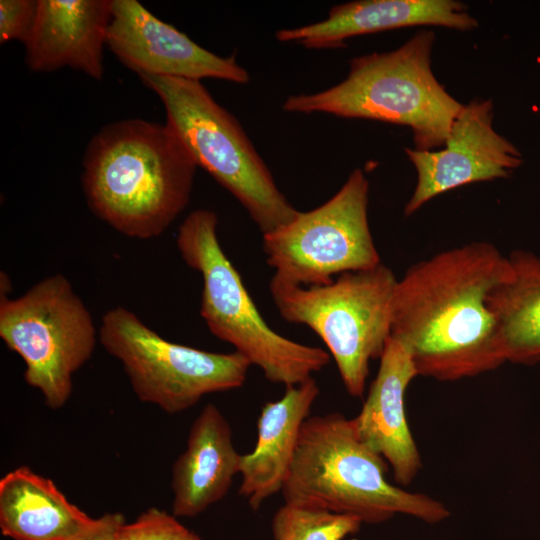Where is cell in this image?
<instances>
[{
	"label": "cell",
	"mask_w": 540,
	"mask_h": 540,
	"mask_svg": "<svg viewBox=\"0 0 540 540\" xmlns=\"http://www.w3.org/2000/svg\"><path fill=\"white\" fill-rule=\"evenodd\" d=\"M509 270L495 245L472 242L418 261L398 278L390 337L418 376L457 381L506 362L488 297Z\"/></svg>",
	"instance_id": "6da1fadb"
},
{
	"label": "cell",
	"mask_w": 540,
	"mask_h": 540,
	"mask_svg": "<svg viewBox=\"0 0 540 540\" xmlns=\"http://www.w3.org/2000/svg\"><path fill=\"white\" fill-rule=\"evenodd\" d=\"M197 167L166 123L127 119L92 137L81 183L96 217L122 235L148 240L185 210Z\"/></svg>",
	"instance_id": "7a4b0ae2"
},
{
	"label": "cell",
	"mask_w": 540,
	"mask_h": 540,
	"mask_svg": "<svg viewBox=\"0 0 540 540\" xmlns=\"http://www.w3.org/2000/svg\"><path fill=\"white\" fill-rule=\"evenodd\" d=\"M386 463L358 438L343 414L309 416L281 491L285 504L352 515L369 524L396 514L430 524L449 516L438 500L389 483Z\"/></svg>",
	"instance_id": "3957f363"
},
{
	"label": "cell",
	"mask_w": 540,
	"mask_h": 540,
	"mask_svg": "<svg viewBox=\"0 0 540 540\" xmlns=\"http://www.w3.org/2000/svg\"><path fill=\"white\" fill-rule=\"evenodd\" d=\"M434 32L420 30L399 48L350 61L340 83L286 98L285 112L323 113L411 128L416 150L444 146L462 104L437 81L431 68Z\"/></svg>",
	"instance_id": "277c9868"
},
{
	"label": "cell",
	"mask_w": 540,
	"mask_h": 540,
	"mask_svg": "<svg viewBox=\"0 0 540 540\" xmlns=\"http://www.w3.org/2000/svg\"><path fill=\"white\" fill-rule=\"evenodd\" d=\"M217 214L192 211L179 226L176 245L183 261L200 273V315L211 334L231 344L265 378L285 387L298 385L330 362L322 348L288 339L264 320L217 234Z\"/></svg>",
	"instance_id": "5b68a950"
},
{
	"label": "cell",
	"mask_w": 540,
	"mask_h": 540,
	"mask_svg": "<svg viewBox=\"0 0 540 540\" xmlns=\"http://www.w3.org/2000/svg\"><path fill=\"white\" fill-rule=\"evenodd\" d=\"M161 100L166 124L198 167L207 171L246 210L263 234L298 213L280 191L238 119L198 80L140 75Z\"/></svg>",
	"instance_id": "8992f818"
},
{
	"label": "cell",
	"mask_w": 540,
	"mask_h": 540,
	"mask_svg": "<svg viewBox=\"0 0 540 540\" xmlns=\"http://www.w3.org/2000/svg\"><path fill=\"white\" fill-rule=\"evenodd\" d=\"M397 280L392 269L380 263L320 286L305 287L273 275L269 290L280 316L314 331L333 357L347 392L362 397L370 361L380 359L390 337Z\"/></svg>",
	"instance_id": "52a82bcc"
},
{
	"label": "cell",
	"mask_w": 540,
	"mask_h": 540,
	"mask_svg": "<svg viewBox=\"0 0 540 540\" xmlns=\"http://www.w3.org/2000/svg\"><path fill=\"white\" fill-rule=\"evenodd\" d=\"M0 338L23 359L26 383L51 409L67 403L73 375L92 357L99 339L90 311L60 273L17 298L1 296Z\"/></svg>",
	"instance_id": "ba28073f"
},
{
	"label": "cell",
	"mask_w": 540,
	"mask_h": 540,
	"mask_svg": "<svg viewBox=\"0 0 540 540\" xmlns=\"http://www.w3.org/2000/svg\"><path fill=\"white\" fill-rule=\"evenodd\" d=\"M98 337L121 363L137 398L168 414L192 408L207 394L240 388L251 366L237 351L209 352L166 340L123 306L104 313Z\"/></svg>",
	"instance_id": "9c48e42d"
},
{
	"label": "cell",
	"mask_w": 540,
	"mask_h": 540,
	"mask_svg": "<svg viewBox=\"0 0 540 540\" xmlns=\"http://www.w3.org/2000/svg\"><path fill=\"white\" fill-rule=\"evenodd\" d=\"M369 181L357 168L320 206L295 215L262 235V250L275 276L305 287L382 263L369 221Z\"/></svg>",
	"instance_id": "30bf717a"
},
{
	"label": "cell",
	"mask_w": 540,
	"mask_h": 540,
	"mask_svg": "<svg viewBox=\"0 0 540 540\" xmlns=\"http://www.w3.org/2000/svg\"><path fill=\"white\" fill-rule=\"evenodd\" d=\"M491 100H472L455 117L444 148H406L417 172V183L406 203L410 216L432 198L460 186L506 178L522 162L520 151L492 125Z\"/></svg>",
	"instance_id": "8fae6325"
},
{
	"label": "cell",
	"mask_w": 540,
	"mask_h": 540,
	"mask_svg": "<svg viewBox=\"0 0 540 540\" xmlns=\"http://www.w3.org/2000/svg\"><path fill=\"white\" fill-rule=\"evenodd\" d=\"M106 45L119 61L140 75L198 80L250 81L234 55L211 52L136 0H112Z\"/></svg>",
	"instance_id": "7c38bea8"
},
{
	"label": "cell",
	"mask_w": 540,
	"mask_h": 540,
	"mask_svg": "<svg viewBox=\"0 0 540 540\" xmlns=\"http://www.w3.org/2000/svg\"><path fill=\"white\" fill-rule=\"evenodd\" d=\"M112 0H38V13L25 45L35 72L64 67L101 80Z\"/></svg>",
	"instance_id": "4fadbf2b"
},
{
	"label": "cell",
	"mask_w": 540,
	"mask_h": 540,
	"mask_svg": "<svg viewBox=\"0 0 540 540\" xmlns=\"http://www.w3.org/2000/svg\"><path fill=\"white\" fill-rule=\"evenodd\" d=\"M409 26L471 30L478 22L454 0H361L334 5L325 19L280 29L275 37L308 49H335L355 36Z\"/></svg>",
	"instance_id": "5bb4252c"
},
{
	"label": "cell",
	"mask_w": 540,
	"mask_h": 540,
	"mask_svg": "<svg viewBox=\"0 0 540 540\" xmlns=\"http://www.w3.org/2000/svg\"><path fill=\"white\" fill-rule=\"evenodd\" d=\"M379 360L362 409L351 421L358 438L383 457L395 481L406 486L422 467L404 404L406 390L418 375L406 350L391 337Z\"/></svg>",
	"instance_id": "9a60e30c"
},
{
	"label": "cell",
	"mask_w": 540,
	"mask_h": 540,
	"mask_svg": "<svg viewBox=\"0 0 540 540\" xmlns=\"http://www.w3.org/2000/svg\"><path fill=\"white\" fill-rule=\"evenodd\" d=\"M240 461L229 422L216 405H205L172 467V514L194 517L223 499L240 472Z\"/></svg>",
	"instance_id": "2e32d148"
},
{
	"label": "cell",
	"mask_w": 540,
	"mask_h": 540,
	"mask_svg": "<svg viewBox=\"0 0 540 540\" xmlns=\"http://www.w3.org/2000/svg\"><path fill=\"white\" fill-rule=\"evenodd\" d=\"M316 380L286 387L277 401L267 402L257 422V441L252 452L241 455L239 494L257 510L281 492L289 475L304 421L319 395Z\"/></svg>",
	"instance_id": "e0dca14e"
},
{
	"label": "cell",
	"mask_w": 540,
	"mask_h": 540,
	"mask_svg": "<svg viewBox=\"0 0 540 540\" xmlns=\"http://www.w3.org/2000/svg\"><path fill=\"white\" fill-rule=\"evenodd\" d=\"M96 518L72 504L49 478L21 466L0 480V530L14 540H67Z\"/></svg>",
	"instance_id": "ac0fdd59"
},
{
	"label": "cell",
	"mask_w": 540,
	"mask_h": 540,
	"mask_svg": "<svg viewBox=\"0 0 540 540\" xmlns=\"http://www.w3.org/2000/svg\"><path fill=\"white\" fill-rule=\"evenodd\" d=\"M508 275L490 292L506 362L540 363V257L527 250L507 255Z\"/></svg>",
	"instance_id": "d6986e66"
},
{
	"label": "cell",
	"mask_w": 540,
	"mask_h": 540,
	"mask_svg": "<svg viewBox=\"0 0 540 540\" xmlns=\"http://www.w3.org/2000/svg\"><path fill=\"white\" fill-rule=\"evenodd\" d=\"M361 524L352 515L284 503L274 514L272 531L275 540H343Z\"/></svg>",
	"instance_id": "ffe728a7"
},
{
	"label": "cell",
	"mask_w": 540,
	"mask_h": 540,
	"mask_svg": "<svg viewBox=\"0 0 540 540\" xmlns=\"http://www.w3.org/2000/svg\"><path fill=\"white\" fill-rule=\"evenodd\" d=\"M116 540H201L176 520L174 515L157 507L142 512L133 522L123 523Z\"/></svg>",
	"instance_id": "44dd1931"
},
{
	"label": "cell",
	"mask_w": 540,
	"mask_h": 540,
	"mask_svg": "<svg viewBox=\"0 0 540 540\" xmlns=\"http://www.w3.org/2000/svg\"><path fill=\"white\" fill-rule=\"evenodd\" d=\"M38 0L0 1V43L18 40L26 43L34 28Z\"/></svg>",
	"instance_id": "7402d4cb"
},
{
	"label": "cell",
	"mask_w": 540,
	"mask_h": 540,
	"mask_svg": "<svg viewBox=\"0 0 540 540\" xmlns=\"http://www.w3.org/2000/svg\"><path fill=\"white\" fill-rule=\"evenodd\" d=\"M125 522L121 513H105L96 518L89 529L67 540H116L117 532Z\"/></svg>",
	"instance_id": "603a6c76"
}]
</instances>
